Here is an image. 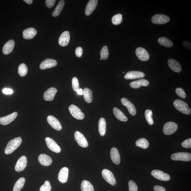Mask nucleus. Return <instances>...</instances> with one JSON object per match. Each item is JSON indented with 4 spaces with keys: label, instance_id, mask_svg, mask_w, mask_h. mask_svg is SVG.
Here are the masks:
<instances>
[{
    "label": "nucleus",
    "instance_id": "nucleus-27",
    "mask_svg": "<svg viewBox=\"0 0 191 191\" xmlns=\"http://www.w3.org/2000/svg\"><path fill=\"white\" fill-rule=\"evenodd\" d=\"M149 85V82L145 79L133 81L130 83V85L132 88L138 89L141 86H147Z\"/></svg>",
    "mask_w": 191,
    "mask_h": 191
},
{
    "label": "nucleus",
    "instance_id": "nucleus-29",
    "mask_svg": "<svg viewBox=\"0 0 191 191\" xmlns=\"http://www.w3.org/2000/svg\"><path fill=\"white\" fill-rule=\"evenodd\" d=\"M83 95L84 100L88 103L92 102L93 99V94L92 91L90 89L85 88L83 90Z\"/></svg>",
    "mask_w": 191,
    "mask_h": 191
},
{
    "label": "nucleus",
    "instance_id": "nucleus-12",
    "mask_svg": "<svg viewBox=\"0 0 191 191\" xmlns=\"http://www.w3.org/2000/svg\"><path fill=\"white\" fill-rule=\"evenodd\" d=\"M58 64L56 61L53 59L47 58L42 61L39 67L41 70L54 67Z\"/></svg>",
    "mask_w": 191,
    "mask_h": 191
},
{
    "label": "nucleus",
    "instance_id": "nucleus-5",
    "mask_svg": "<svg viewBox=\"0 0 191 191\" xmlns=\"http://www.w3.org/2000/svg\"><path fill=\"white\" fill-rule=\"evenodd\" d=\"M102 174L103 178L108 183L113 186L116 184V180L114 176L110 171L107 169L103 170Z\"/></svg>",
    "mask_w": 191,
    "mask_h": 191
},
{
    "label": "nucleus",
    "instance_id": "nucleus-1",
    "mask_svg": "<svg viewBox=\"0 0 191 191\" xmlns=\"http://www.w3.org/2000/svg\"><path fill=\"white\" fill-rule=\"evenodd\" d=\"M21 137L15 138L10 141L5 148V153L7 155L11 154L19 147L22 143Z\"/></svg>",
    "mask_w": 191,
    "mask_h": 191
},
{
    "label": "nucleus",
    "instance_id": "nucleus-14",
    "mask_svg": "<svg viewBox=\"0 0 191 191\" xmlns=\"http://www.w3.org/2000/svg\"><path fill=\"white\" fill-rule=\"evenodd\" d=\"M47 121L48 123L53 128L56 130L60 131L62 129V125L60 122L53 116H48Z\"/></svg>",
    "mask_w": 191,
    "mask_h": 191
},
{
    "label": "nucleus",
    "instance_id": "nucleus-52",
    "mask_svg": "<svg viewBox=\"0 0 191 191\" xmlns=\"http://www.w3.org/2000/svg\"><path fill=\"white\" fill-rule=\"evenodd\" d=\"M100 60H102V59L101 58H100Z\"/></svg>",
    "mask_w": 191,
    "mask_h": 191
},
{
    "label": "nucleus",
    "instance_id": "nucleus-8",
    "mask_svg": "<svg viewBox=\"0 0 191 191\" xmlns=\"http://www.w3.org/2000/svg\"><path fill=\"white\" fill-rule=\"evenodd\" d=\"M75 140L78 145L83 148L88 147V143L86 138L82 133L78 131H76L74 133Z\"/></svg>",
    "mask_w": 191,
    "mask_h": 191
},
{
    "label": "nucleus",
    "instance_id": "nucleus-33",
    "mask_svg": "<svg viewBox=\"0 0 191 191\" xmlns=\"http://www.w3.org/2000/svg\"><path fill=\"white\" fill-rule=\"evenodd\" d=\"M65 2L64 0H61L57 5L56 6L55 9L54 10L53 12H52V15L53 17H58L60 15L61 11L64 8V5Z\"/></svg>",
    "mask_w": 191,
    "mask_h": 191
},
{
    "label": "nucleus",
    "instance_id": "nucleus-45",
    "mask_svg": "<svg viewBox=\"0 0 191 191\" xmlns=\"http://www.w3.org/2000/svg\"><path fill=\"white\" fill-rule=\"evenodd\" d=\"M56 1L55 0H46V5L48 8H51L53 7Z\"/></svg>",
    "mask_w": 191,
    "mask_h": 191
},
{
    "label": "nucleus",
    "instance_id": "nucleus-23",
    "mask_svg": "<svg viewBox=\"0 0 191 191\" xmlns=\"http://www.w3.org/2000/svg\"><path fill=\"white\" fill-rule=\"evenodd\" d=\"M38 161L42 165L48 166H49L52 163V160L51 158L45 154H41L39 156Z\"/></svg>",
    "mask_w": 191,
    "mask_h": 191
},
{
    "label": "nucleus",
    "instance_id": "nucleus-19",
    "mask_svg": "<svg viewBox=\"0 0 191 191\" xmlns=\"http://www.w3.org/2000/svg\"><path fill=\"white\" fill-rule=\"evenodd\" d=\"M98 0H90L85 8V14L86 16H89L92 13L97 7Z\"/></svg>",
    "mask_w": 191,
    "mask_h": 191
},
{
    "label": "nucleus",
    "instance_id": "nucleus-18",
    "mask_svg": "<svg viewBox=\"0 0 191 191\" xmlns=\"http://www.w3.org/2000/svg\"><path fill=\"white\" fill-rule=\"evenodd\" d=\"M17 115V113L15 112L5 117H0V124L3 125L9 124L16 119Z\"/></svg>",
    "mask_w": 191,
    "mask_h": 191
},
{
    "label": "nucleus",
    "instance_id": "nucleus-35",
    "mask_svg": "<svg viewBox=\"0 0 191 191\" xmlns=\"http://www.w3.org/2000/svg\"><path fill=\"white\" fill-rule=\"evenodd\" d=\"M136 145L143 149H147L149 146V143L147 140L145 138H141L138 139L136 142Z\"/></svg>",
    "mask_w": 191,
    "mask_h": 191
},
{
    "label": "nucleus",
    "instance_id": "nucleus-30",
    "mask_svg": "<svg viewBox=\"0 0 191 191\" xmlns=\"http://www.w3.org/2000/svg\"><path fill=\"white\" fill-rule=\"evenodd\" d=\"M114 114L116 117L119 120L123 121H127V118L124 114L122 111L117 108L115 107L113 109Z\"/></svg>",
    "mask_w": 191,
    "mask_h": 191
},
{
    "label": "nucleus",
    "instance_id": "nucleus-4",
    "mask_svg": "<svg viewBox=\"0 0 191 191\" xmlns=\"http://www.w3.org/2000/svg\"><path fill=\"white\" fill-rule=\"evenodd\" d=\"M69 110L71 115L75 118L78 120H82L84 118L85 115L80 108L74 105H71L69 107Z\"/></svg>",
    "mask_w": 191,
    "mask_h": 191
},
{
    "label": "nucleus",
    "instance_id": "nucleus-10",
    "mask_svg": "<svg viewBox=\"0 0 191 191\" xmlns=\"http://www.w3.org/2000/svg\"><path fill=\"white\" fill-rule=\"evenodd\" d=\"M151 174L154 178L162 181H168L170 180L169 174L165 173L161 171L155 170L152 171Z\"/></svg>",
    "mask_w": 191,
    "mask_h": 191
},
{
    "label": "nucleus",
    "instance_id": "nucleus-13",
    "mask_svg": "<svg viewBox=\"0 0 191 191\" xmlns=\"http://www.w3.org/2000/svg\"><path fill=\"white\" fill-rule=\"evenodd\" d=\"M27 165V158L25 156H22L18 160L15 166V170L18 172H21L25 169Z\"/></svg>",
    "mask_w": 191,
    "mask_h": 191
},
{
    "label": "nucleus",
    "instance_id": "nucleus-50",
    "mask_svg": "<svg viewBox=\"0 0 191 191\" xmlns=\"http://www.w3.org/2000/svg\"><path fill=\"white\" fill-rule=\"evenodd\" d=\"M77 93L79 95H83V90L82 89H79L77 91Z\"/></svg>",
    "mask_w": 191,
    "mask_h": 191
},
{
    "label": "nucleus",
    "instance_id": "nucleus-53",
    "mask_svg": "<svg viewBox=\"0 0 191 191\" xmlns=\"http://www.w3.org/2000/svg\"><path fill=\"white\" fill-rule=\"evenodd\" d=\"M123 74H124L125 72H123Z\"/></svg>",
    "mask_w": 191,
    "mask_h": 191
},
{
    "label": "nucleus",
    "instance_id": "nucleus-41",
    "mask_svg": "<svg viewBox=\"0 0 191 191\" xmlns=\"http://www.w3.org/2000/svg\"><path fill=\"white\" fill-rule=\"evenodd\" d=\"M72 85L73 90L77 92L79 89V85L78 79L76 77H74L72 79Z\"/></svg>",
    "mask_w": 191,
    "mask_h": 191
},
{
    "label": "nucleus",
    "instance_id": "nucleus-32",
    "mask_svg": "<svg viewBox=\"0 0 191 191\" xmlns=\"http://www.w3.org/2000/svg\"><path fill=\"white\" fill-rule=\"evenodd\" d=\"M82 191H94V188L92 184L86 180H84L81 184Z\"/></svg>",
    "mask_w": 191,
    "mask_h": 191
},
{
    "label": "nucleus",
    "instance_id": "nucleus-6",
    "mask_svg": "<svg viewBox=\"0 0 191 191\" xmlns=\"http://www.w3.org/2000/svg\"><path fill=\"white\" fill-rule=\"evenodd\" d=\"M177 129L178 125L177 124L173 122H168L164 125V133L167 135H171L176 132Z\"/></svg>",
    "mask_w": 191,
    "mask_h": 191
},
{
    "label": "nucleus",
    "instance_id": "nucleus-51",
    "mask_svg": "<svg viewBox=\"0 0 191 191\" xmlns=\"http://www.w3.org/2000/svg\"><path fill=\"white\" fill-rule=\"evenodd\" d=\"M24 1L28 4V5H30V4H31L33 2L32 0H24Z\"/></svg>",
    "mask_w": 191,
    "mask_h": 191
},
{
    "label": "nucleus",
    "instance_id": "nucleus-9",
    "mask_svg": "<svg viewBox=\"0 0 191 191\" xmlns=\"http://www.w3.org/2000/svg\"><path fill=\"white\" fill-rule=\"evenodd\" d=\"M45 140L47 146L51 150L55 153H60L61 151V148L55 141L51 138L48 137H46Z\"/></svg>",
    "mask_w": 191,
    "mask_h": 191
},
{
    "label": "nucleus",
    "instance_id": "nucleus-17",
    "mask_svg": "<svg viewBox=\"0 0 191 191\" xmlns=\"http://www.w3.org/2000/svg\"><path fill=\"white\" fill-rule=\"evenodd\" d=\"M70 39V34L68 31L63 32L61 34L58 40V43L61 46L64 47L68 45Z\"/></svg>",
    "mask_w": 191,
    "mask_h": 191
},
{
    "label": "nucleus",
    "instance_id": "nucleus-11",
    "mask_svg": "<svg viewBox=\"0 0 191 191\" xmlns=\"http://www.w3.org/2000/svg\"><path fill=\"white\" fill-rule=\"evenodd\" d=\"M136 54L140 60L146 61L149 59V55L148 52L145 49L139 47L136 50Z\"/></svg>",
    "mask_w": 191,
    "mask_h": 191
},
{
    "label": "nucleus",
    "instance_id": "nucleus-48",
    "mask_svg": "<svg viewBox=\"0 0 191 191\" xmlns=\"http://www.w3.org/2000/svg\"><path fill=\"white\" fill-rule=\"evenodd\" d=\"M154 191H165V189L160 186H155L154 187Z\"/></svg>",
    "mask_w": 191,
    "mask_h": 191
},
{
    "label": "nucleus",
    "instance_id": "nucleus-36",
    "mask_svg": "<svg viewBox=\"0 0 191 191\" xmlns=\"http://www.w3.org/2000/svg\"><path fill=\"white\" fill-rule=\"evenodd\" d=\"M28 72V68L25 64H20L18 67V74L22 77L25 76Z\"/></svg>",
    "mask_w": 191,
    "mask_h": 191
},
{
    "label": "nucleus",
    "instance_id": "nucleus-42",
    "mask_svg": "<svg viewBox=\"0 0 191 191\" xmlns=\"http://www.w3.org/2000/svg\"><path fill=\"white\" fill-rule=\"evenodd\" d=\"M176 93L182 99H185L186 94L183 89L181 88H178L176 89Z\"/></svg>",
    "mask_w": 191,
    "mask_h": 191
},
{
    "label": "nucleus",
    "instance_id": "nucleus-21",
    "mask_svg": "<svg viewBox=\"0 0 191 191\" xmlns=\"http://www.w3.org/2000/svg\"><path fill=\"white\" fill-rule=\"evenodd\" d=\"M69 173V169L67 168L64 167L60 170L58 174V180L59 181L64 183L67 181Z\"/></svg>",
    "mask_w": 191,
    "mask_h": 191
},
{
    "label": "nucleus",
    "instance_id": "nucleus-44",
    "mask_svg": "<svg viewBox=\"0 0 191 191\" xmlns=\"http://www.w3.org/2000/svg\"><path fill=\"white\" fill-rule=\"evenodd\" d=\"M182 146L183 147L186 148H191V139H188L185 140L182 143Z\"/></svg>",
    "mask_w": 191,
    "mask_h": 191
},
{
    "label": "nucleus",
    "instance_id": "nucleus-20",
    "mask_svg": "<svg viewBox=\"0 0 191 191\" xmlns=\"http://www.w3.org/2000/svg\"><path fill=\"white\" fill-rule=\"evenodd\" d=\"M58 92L57 89L54 87H50L44 93V98L46 101H50L53 100L55 95Z\"/></svg>",
    "mask_w": 191,
    "mask_h": 191
},
{
    "label": "nucleus",
    "instance_id": "nucleus-26",
    "mask_svg": "<svg viewBox=\"0 0 191 191\" xmlns=\"http://www.w3.org/2000/svg\"><path fill=\"white\" fill-rule=\"evenodd\" d=\"M15 42L14 40H9L5 44L3 48V52L4 54L8 55L13 51Z\"/></svg>",
    "mask_w": 191,
    "mask_h": 191
},
{
    "label": "nucleus",
    "instance_id": "nucleus-28",
    "mask_svg": "<svg viewBox=\"0 0 191 191\" xmlns=\"http://www.w3.org/2000/svg\"><path fill=\"white\" fill-rule=\"evenodd\" d=\"M99 134L103 136L106 133V123L104 118L101 117L99 122Z\"/></svg>",
    "mask_w": 191,
    "mask_h": 191
},
{
    "label": "nucleus",
    "instance_id": "nucleus-15",
    "mask_svg": "<svg viewBox=\"0 0 191 191\" xmlns=\"http://www.w3.org/2000/svg\"><path fill=\"white\" fill-rule=\"evenodd\" d=\"M145 76L143 72L137 71H129L126 74L124 78L126 79H135L144 78Z\"/></svg>",
    "mask_w": 191,
    "mask_h": 191
},
{
    "label": "nucleus",
    "instance_id": "nucleus-47",
    "mask_svg": "<svg viewBox=\"0 0 191 191\" xmlns=\"http://www.w3.org/2000/svg\"><path fill=\"white\" fill-rule=\"evenodd\" d=\"M3 92L6 95L11 94L13 92V91L11 89L5 88L3 90Z\"/></svg>",
    "mask_w": 191,
    "mask_h": 191
},
{
    "label": "nucleus",
    "instance_id": "nucleus-39",
    "mask_svg": "<svg viewBox=\"0 0 191 191\" xmlns=\"http://www.w3.org/2000/svg\"><path fill=\"white\" fill-rule=\"evenodd\" d=\"M122 21V15L118 14L113 16L112 19V22L114 25H118Z\"/></svg>",
    "mask_w": 191,
    "mask_h": 191
},
{
    "label": "nucleus",
    "instance_id": "nucleus-16",
    "mask_svg": "<svg viewBox=\"0 0 191 191\" xmlns=\"http://www.w3.org/2000/svg\"><path fill=\"white\" fill-rule=\"evenodd\" d=\"M121 102L122 104L127 107L129 113L133 116L135 115L136 114V110L134 105L128 99L123 98L121 99Z\"/></svg>",
    "mask_w": 191,
    "mask_h": 191
},
{
    "label": "nucleus",
    "instance_id": "nucleus-34",
    "mask_svg": "<svg viewBox=\"0 0 191 191\" xmlns=\"http://www.w3.org/2000/svg\"><path fill=\"white\" fill-rule=\"evenodd\" d=\"M25 182V179L23 177L20 178L14 185L13 191H20L23 188Z\"/></svg>",
    "mask_w": 191,
    "mask_h": 191
},
{
    "label": "nucleus",
    "instance_id": "nucleus-25",
    "mask_svg": "<svg viewBox=\"0 0 191 191\" xmlns=\"http://www.w3.org/2000/svg\"><path fill=\"white\" fill-rule=\"evenodd\" d=\"M37 34V31L33 28H29L24 30L23 32V37L25 39H30L33 38Z\"/></svg>",
    "mask_w": 191,
    "mask_h": 191
},
{
    "label": "nucleus",
    "instance_id": "nucleus-3",
    "mask_svg": "<svg viewBox=\"0 0 191 191\" xmlns=\"http://www.w3.org/2000/svg\"><path fill=\"white\" fill-rule=\"evenodd\" d=\"M171 158L175 161H189L191 160V154L186 152H178L172 154Z\"/></svg>",
    "mask_w": 191,
    "mask_h": 191
},
{
    "label": "nucleus",
    "instance_id": "nucleus-31",
    "mask_svg": "<svg viewBox=\"0 0 191 191\" xmlns=\"http://www.w3.org/2000/svg\"><path fill=\"white\" fill-rule=\"evenodd\" d=\"M158 42L161 45L167 48H171L173 46V43L170 39L164 37L158 38Z\"/></svg>",
    "mask_w": 191,
    "mask_h": 191
},
{
    "label": "nucleus",
    "instance_id": "nucleus-7",
    "mask_svg": "<svg viewBox=\"0 0 191 191\" xmlns=\"http://www.w3.org/2000/svg\"><path fill=\"white\" fill-rule=\"evenodd\" d=\"M170 20V18L168 16L162 14H156L152 18V23L160 25L168 23Z\"/></svg>",
    "mask_w": 191,
    "mask_h": 191
},
{
    "label": "nucleus",
    "instance_id": "nucleus-49",
    "mask_svg": "<svg viewBox=\"0 0 191 191\" xmlns=\"http://www.w3.org/2000/svg\"><path fill=\"white\" fill-rule=\"evenodd\" d=\"M183 45L186 48L190 50L191 49V43L190 42H186V41H184L183 42Z\"/></svg>",
    "mask_w": 191,
    "mask_h": 191
},
{
    "label": "nucleus",
    "instance_id": "nucleus-38",
    "mask_svg": "<svg viewBox=\"0 0 191 191\" xmlns=\"http://www.w3.org/2000/svg\"><path fill=\"white\" fill-rule=\"evenodd\" d=\"M101 58L102 60H106L108 58L109 52L108 47L107 46L103 47L100 52Z\"/></svg>",
    "mask_w": 191,
    "mask_h": 191
},
{
    "label": "nucleus",
    "instance_id": "nucleus-43",
    "mask_svg": "<svg viewBox=\"0 0 191 191\" xmlns=\"http://www.w3.org/2000/svg\"><path fill=\"white\" fill-rule=\"evenodd\" d=\"M129 191H137L138 186L133 180H130L129 182Z\"/></svg>",
    "mask_w": 191,
    "mask_h": 191
},
{
    "label": "nucleus",
    "instance_id": "nucleus-46",
    "mask_svg": "<svg viewBox=\"0 0 191 191\" xmlns=\"http://www.w3.org/2000/svg\"><path fill=\"white\" fill-rule=\"evenodd\" d=\"M83 52V49L80 47L77 48L75 50V54H76V56L78 58H80L82 56Z\"/></svg>",
    "mask_w": 191,
    "mask_h": 191
},
{
    "label": "nucleus",
    "instance_id": "nucleus-24",
    "mask_svg": "<svg viewBox=\"0 0 191 191\" xmlns=\"http://www.w3.org/2000/svg\"><path fill=\"white\" fill-rule=\"evenodd\" d=\"M111 160L115 164H119L121 162V156L118 150L115 148H111Z\"/></svg>",
    "mask_w": 191,
    "mask_h": 191
},
{
    "label": "nucleus",
    "instance_id": "nucleus-37",
    "mask_svg": "<svg viewBox=\"0 0 191 191\" xmlns=\"http://www.w3.org/2000/svg\"><path fill=\"white\" fill-rule=\"evenodd\" d=\"M153 113L150 109H147L145 111V117L146 121L150 125H153L154 123L153 117Z\"/></svg>",
    "mask_w": 191,
    "mask_h": 191
},
{
    "label": "nucleus",
    "instance_id": "nucleus-2",
    "mask_svg": "<svg viewBox=\"0 0 191 191\" xmlns=\"http://www.w3.org/2000/svg\"><path fill=\"white\" fill-rule=\"evenodd\" d=\"M174 105L175 108L184 114L188 115L190 114L191 110L188 105L184 101L180 99H176L174 102Z\"/></svg>",
    "mask_w": 191,
    "mask_h": 191
},
{
    "label": "nucleus",
    "instance_id": "nucleus-40",
    "mask_svg": "<svg viewBox=\"0 0 191 191\" xmlns=\"http://www.w3.org/2000/svg\"><path fill=\"white\" fill-rule=\"evenodd\" d=\"M52 189V186L49 181L46 180L44 183L40 187L39 191H50Z\"/></svg>",
    "mask_w": 191,
    "mask_h": 191
},
{
    "label": "nucleus",
    "instance_id": "nucleus-22",
    "mask_svg": "<svg viewBox=\"0 0 191 191\" xmlns=\"http://www.w3.org/2000/svg\"><path fill=\"white\" fill-rule=\"evenodd\" d=\"M168 64L169 67L174 72L179 73L182 70V67L180 63L177 61L170 58L168 61Z\"/></svg>",
    "mask_w": 191,
    "mask_h": 191
}]
</instances>
